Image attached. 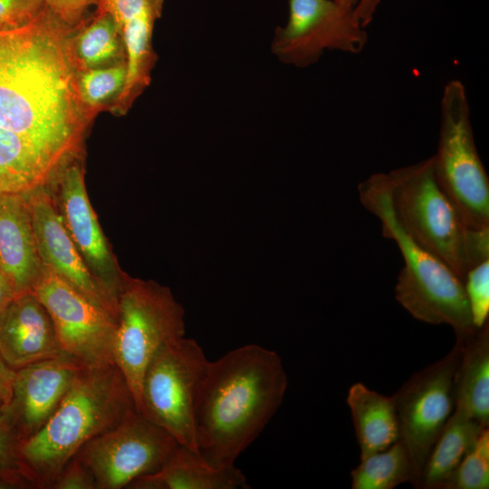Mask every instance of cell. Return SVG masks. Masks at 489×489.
Masks as SVG:
<instances>
[{
	"label": "cell",
	"mask_w": 489,
	"mask_h": 489,
	"mask_svg": "<svg viewBox=\"0 0 489 489\" xmlns=\"http://www.w3.org/2000/svg\"><path fill=\"white\" fill-rule=\"evenodd\" d=\"M68 27L45 6L27 24L0 31V127L65 160L78 150L87 121Z\"/></svg>",
	"instance_id": "6da1fadb"
},
{
	"label": "cell",
	"mask_w": 489,
	"mask_h": 489,
	"mask_svg": "<svg viewBox=\"0 0 489 489\" xmlns=\"http://www.w3.org/2000/svg\"><path fill=\"white\" fill-rule=\"evenodd\" d=\"M287 387L281 356L256 344L208 361L194 408L198 452L216 465H235L274 416Z\"/></svg>",
	"instance_id": "7a4b0ae2"
},
{
	"label": "cell",
	"mask_w": 489,
	"mask_h": 489,
	"mask_svg": "<svg viewBox=\"0 0 489 489\" xmlns=\"http://www.w3.org/2000/svg\"><path fill=\"white\" fill-rule=\"evenodd\" d=\"M134 410L133 395L116 364L82 368L48 422L21 442L24 473L39 489H50L64 465L83 445Z\"/></svg>",
	"instance_id": "3957f363"
},
{
	"label": "cell",
	"mask_w": 489,
	"mask_h": 489,
	"mask_svg": "<svg viewBox=\"0 0 489 489\" xmlns=\"http://www.w3.org/2000/svg\"><path fill=\"white\" fill-rule=\"evenodd\" d=\"M358 189L363 206L379 219L383 236L393 240L402 254L404 266L395 286L396 300L417 321L452 327L456 339L475 334L478 329L463 280L398 224L390 207L387 173L371 175Z\"/></svg>",
	"instance_id": "277c9868"
},
{
	"label": "cell",
	"mask_w": 489,
	"mask_h": 489,
	"mask_svg": "<svg viewBox=\"0 0 489 489\" xmlns=\"http://www.w3.org/2000/svg\"><path fill=\"white\" fill-rule=\"evenodd\" d=\"M388 197L400 227L464 282L470 267L489 259V227H468L439 187L432 157L388 173Z\"/></svg>",
	"instance_id": "5b68a950"
},
{
	"label": "cell",
	"mask_w": 489,
	"mask_h": 489,
	"mask_svg": "<svg viewBox=\"0 0 489 489\" xmlns=\"http://www.w3.org/2000/svg\"><path fill=\"white\" fill-rule=\"evenodd\" d=\"M113 358L139 402L145 369L158 348L185 336L184 309L171 291L123 272L116 295Z\"/></svg>",
	"instance_id": "8992f818"
},
{
	"label": "cell",
	"mask_w": 489,
	"mask_h": 489,
	"mask_svg": "<svg viewBox=\"0 0 489 489\" xmlns=\"http://www.w3.org/2000/svg\"><path fill=\"white\" fill-rule=\"evenodd\" d=\"M436 179L464 223L489 227V178L478 154L466 90L459 80L444 87L436 153L432 156Z\"/></svg>",
	"instance_id": "52a82bcc"
},
{
	"label": "cell",
	"mask_w": 489,
	"mask_h": 489,
	"mask_svg": "<svg viewBox=\"0 0 489 489\" xmlns=\"http://www.w3.org/2000/svg\"><path fill=\"white\" fill-rule=\"evenodd\" d=\"M208 361L193 339L182 336L164 343L145 369L138 406L147 419L197 452L195 400Z\"/></svg>",
	"instance_id": "ba28073f"
},
{
	"label": "cell",
	"mask_w": 489,
	"mask_h": 489,
	"mask_svg": "<svg viewBox=\"0 0 489 489\" xmlns=\"http://www.w3.org/2000/svg\"><path fill=\"white\" fill-rule=\"evenodd\" d=\"M461 341L440 360L415 372L393 395L398 440L408 451L417 488L427 456L454 411V376Z\"/></svg>",
	"instance_id": "9c48e42d"
},
{
	"label": "cell",
	"mask_w": 489,
	"mask_h": 489,
	"mask_svg": "<svg viewBox=\"0 0 489 489\" xmlns=\"http://www.w3.org/2000/svg\"><path fill=\"white\" fill-rule=\"evenodd\" d=\"M178 446L168 431L134 410L74 455L91 471L97 489H121L158 471Z\"/></svg>",
	"instance_id": "30bf717a"
},
{
	"label": "cell",
	"mask_w": 489,
	"mask_h": 489,
	"mask_svg": "<svg viewBox=\"0 0 489 489\" xmlns=\"http://www.w3.org/2000/svg\"><path fill=\"white\" fill-rule=\"evenodd\" d=\"M34 295L53 323L62 352L84 368L115 364V319L43 266Z\"/></svg>",
	"instance_id": "8fae6325"
},
{
	"label": "cell",
	"mask_w": 489,
	"mask_h": 489,
	"mask_svg": "<svg viewBox=\"0 0 489 489\" xmlns=\"http://www.w3.org/2000/svg\"><path fill=\"white\" fill-rule=\"evenodd\" d=\"M353 9L332 0H290L289 19L275 31L273 53L297 67L316 62L324 50L360 53L368 34Z\"/></svg>",
	"instance_id": "7c38bea8"
},
{
	"label": "cell",
	"mask_w": 489,
	"mask_h": 489,
	"mask_svg": "<svg viewBox=\"0 0 489 489\" xmlns=\"http://www.w3.org/2000/svg\"><path fill=\"white\" fill-rule=\"evenodd\" d=\"M58 177L53 198L65 229L91 275L116 305L123 271L89 201L82 169L73 164Z\"/></svg>",
	"instance_id": "4fadbf2b"
},
{
	"label": "cell",
	"mask_w": 489,
	"mask_h": 489,
	"mask_svg": "<svg viewBox=\"0 0 489 489\" xmlns=\"http://www.w3.org/2000/svg\"><path fill=\"white\" fill-rule=\"evenodd\" d=\"M82 368L62 353L15 370L12 396L2 414L21 442L48 422Z\"/></svg>",
	"instance_id": "5bb4252c"
},
{
	"label": "cell",
	"mask_w": 489,
	"mask_h": 489,
	"mask_svg": "<svg viewBox=\"0 0 489 489\" xmlns=\"http://www.w3.org/2000/svg\"><path fill=\"white\" fill-rule=\"evenodd\" d=\"M43 265L115 319L116 305L91 275L62 223L47 186L26 193Z\"/></svg>",
	"instance_id": "9a60e30c"
},
{
	"label": "cell",
	"mask_w": 489,
	"mask_h": 489,
	"mask_svg": "<svg viewBox=\"0 0 489 489\" xmlns=\"http://www.w3.org/2000/svg\"><path fill=\"white\" fill-rule=\"evenodd\" d=\"M62 353L52 319L34 293L14 296L0 312V356L11 369Z\"/></svg>",
	"instance_id": "2e32d148"
},
{
	"label": "cell",
	"mask_w": 489,
	"mask_h": 489,
	"mask_svg": "<svg viewBox=\"0 0 489 489\" xmlns=\"http://www.w3.org/2000/svg\"><path fill=\"white\" fill-rule=\"evenodd\" d=\"M0 268L14 296L34 293L43 274L26 193H0Z\"/></svg>",
	"instance_id": "e0dca14e"
},
{
	"label": "cell",
	"mask_w": 489,
	"mask_h": 489,
	"mask_svg": "<svg viewBox=\"0 0 489 489\" xmlns=\"http://www.w3.org/2000/svg\"><path fill=\"white\" fill-rule=\"evenodd\" d=\"M244 473L236 467L210 463L199 452L179 445L156 472L133 480L129 489H245Z\"/></svg>",
	"instance_id": "ac0fdd59"
},
{
	"label": "cell",
	"mask_w": 489,
	"mask_h": 489,
	"mask_svg": "<svg viewBox=\"0 0 489 489\" xmlns=\"http://www.w3.org/2000/svg\"><path fill=\"white\" fill-rule=\"evenodd\" d=\"M67 162L33 140L0 127V193L47 186Z\"/></svg>",
	"instance_id": "d6986e66"
},
{
	"label": "cell",
	"mask_w": 489,
	"mask_h": 489,
	"mask_svg": "<svg viewBox=\"0 0 489 489\" xmlns=\"http://www.w3.org/2000/svg\"><path fill=\"white\" fill-rule=\"evenodd\" d=\"M461 341L454 410L489 427V321Z\"/></svg>",
	"instance_id": "ffe728a7"
},
{
	"label": "cell",
	"mask_w": 489,
	"mask_h": 489,
	"mask_svg": "<svg viewBox=\"0 0 489 489\" xmlns=\"http://www.w3.org/2000/svg\"><path fill=\"white\" fill-rule=\"evenodd\" d=\"M346 402L360 459L387 449L398 440V423L392 396L382 395L357 382L349 388Z\"/></svg>",
	"instance_id": "44dd1931"
},
{
	"label": "cell",
	"mask_w": 489,
	"mask_h": 489,
	"mask_svg": "<svg viewBox=\"0 0 489 489\" xmlns=\"http://www.w3.org/2000/svg\"><path fill=\"white\" fill-rule=\"evenodd\" d=\"M486 427L454 410L427 456L417 488L443 489Z\"/></svg>",
	"instance_id": "7402d4cb"
},
{
	"label": "cell",
	"mask_w": 489,
	"mask_h": 489,
	"mask_svg": "<svg viewBox=\"0 0 489 489\" xmlns=\"http://www.w3.org/2000/svg\"><path fill=\"white\" fill-rule=\"evenodd\" d=\"M164 0H148L142 10L120 27L126 52L127 76L118 97L120 107L127 105L149 82L152 62L151 35L155 20L160 15Z\"/></svg>",
	"instance_id": "603a6c76"
},
{
	"label": "cell",
	"mask_w": 489,
	"mask_h": 489,
	"mask_svg": "<svg viewBox=\"0 0 489 489\" xmlns=\"http://www.w3.org/2000/svg\"><path fill=\"white\" fill-rule=\"evenodd\" d=\"M120 39L114 19L98 10L95 18L72 41L67 38L68 53L74 70L82 72L115 60L120 53Z\"/></svg>",
	"instance_id": "cb8c5ba5"
},
{
	"label": "cell",
	"mask_w": 489,
	"mask_h": 489,
	"mask_svg": "<svg viewBox=\"0 0 489 489\" xmlns=\"http://www.w3.org/2000/svg\"><path fill=\"white\" fill-rule=\"evenodd\" d=\"M350 475L352 489H393L406 482L414 486L416 481L409 455L399 440L360 459Z\"/></svg>",
	"instance_id": "d4e9b609"
},
{
	"label": "cell",
	"mask_w": 489,
	"mask_h": 489,
	"mask_svg": "<svg viewBox=\"0 0 489 489\" xmlns=\"http://www.w3.org/2000/svg\"><path fill=\"white\" fill-rule=\"evenodd\" d=\"M126 76V62L81 72L76 81L79 99L83 108H98L111 97H119Z\"/></svg>",
	"instance_id": "484cf974"
},
{
	"label": "cell",
	"mask_w": 489,
	"mask_h": 489,
	"mask_svg": "<svg viewBox=\"0 0 489 489\" xmlns=\"http://www.w3.org/2000/svg\"><path fill=\"white\" fill-rule=\"evenodd\" d=\"M489 488V427L480 434L443 489Z\"/></svg>",
	"instance_id": "4316f807"
},
{
	"label": "cell",
	"mask_w": 489,
	"mask_h": 489,
	"mask_svg": "<svg viewBox=\"0 0 489 489\" xmlns=\"http://www.w3.org/2000/svg\"><path fill=\"white\" fill-rule=\"evenodd\" d=\"M464 286L474 325L480 329L489 321V259L468 269Z\"/></svg>",
	"instance_id": "83f0119b"
},
{
	"label": "cell",
	"mask_w": 489,
	"mask_h": 489,
	"mask_svg": "<svg viewBox=\"0 0 489 489\" xmlns=\"http://www.w3.org/2000/svg\"><path fill=\"white\" fill-rule=\"evenodd\" d=\"M45 6L43 0H0V31L14 30L27 24Z\"/></svg>",
	"instance_id": "f1b7e54d"
},
{
	"label": "cell",
	"mask_w": 489,
	"mask_h": 489,
	"mask_svg": "<svg viewBox=\"0 0 489 489\" xmlns=\"http://www.w3.org/2000/svg\"><path fill=\"white\" fill-rule=\"evenodd\" d=\"M50 489H97V486L91 471L74 455L59 472Z\"/></svg>",
	"instance_id": "f546056e"
},
{
	"label": "cell",
	"mask_w": 489,
	"mask_h": 489,
	"mask_svg": "<svg viewBox=\"0 0 489 489\" xmlns=\"http://www.w3.org/2000/svg\"><path fill=\"white\" fill-rule=\"evenodd\" d=\"M20 445V439L14 433L0 410V466L21 472L26 475L21 462Z\"/></svg>",
	"instance_id": "4dcf8cb0"
},
{
	"label": "cell",
	"mask_w": 489,
	"mask_h": 489,
	"mask_svg": "<svg viewBox=\"0 0 489 489\" xmlns=\"http://www.w3.org/2000/svg\"><path fill=\"white\" fill-rule=\"evenodd\" d=\"M44 5L63 24L68 26L77 24L85 11L99 0H43Z\"/></svg>",
	"instance_id": "1f68e13d"
},
{
	"label": "cell",
	"mask_w": 489,
	"mask_h": 489,
	"mask_svg": "<svg viewBox=\"0 0 489 489\" xmlns=\"http://www.w3.org/2000/svg\"><path fill=\"white\" fill-rule=\"evenodd\" d=\"M148 0H99V9L108 13L119 29L145 6Z\"/></svg>",
	"instance_id": "d6a6232c"
},
{
	"label": "cell",
	"mask_w": 489,
	"mask_h": 489,
	"mask_svg": "<svg viewBox=\"0 0 489 489\" xmlns=\"http://www.w3.org/2000/svg\"><path fill=\"white\" fill-rule=\"evenodd\" d=\"M15 370L11 369L0 356V410L9 403L12 396L13 381Z\"/></svg>",
	"instance_id": "836d02e7"
},
{
	"label": "cell",
	"mask_w": 489,
	"mask_h": 489,
	"mask_svg": "<svg viewBox=\"0 0 489 489\" xmlns=\"http://www.w3.org/2000/svg\"><path fill=\"white\" fill-rule=\"evenodd\" d=\"M380 0H359L353 9V14L356 20L362 27L369 24L373 19V15Z\"/></svg>",
	"instance_id": "e575fe53"
},
{
	"label": "cell",
	"mask_w": 489,
	"mask_h": 489,
	"mask_svg": "<svg viewBox=\"0 0 489 489\" xmlns=\"http://www.w3.org/2000/svg\"><path fill=\"white\" fill-rule=\"evenodd\" d=\"M14 297L10 286L0 268V312Z\"/></svg>",
	"instance_id": "d590c367"
},
{
	"label": "cell",
	"mask_w": 489,
	"mask_h": 489,
	"mask_svg": "<svg viewBox=\"0 0 489 489\" xmlns=\"http://www.w3.org/2000/svg\"><path fill=\"white\" fill-rule=\"evenodd\" d=\"M332 1L341 5L351 7V8H354L359 2V0H332Z\"/></svg>",
	"instance_id": "8d00e7d4"
}]
</instances>
